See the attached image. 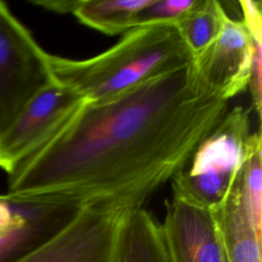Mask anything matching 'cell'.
Here are the masks:
<instances>
[{"instance_id":"obj_7","label":"cell","mask_w":262,"mask_h":262,"mask_svg":"<svg viewBox=\"0 0 262 262\" xmlns=\"http://www.w3.org/2000/svg\"><path fill=\"white\" fill-rule=\"evenodd\" d=\"M160 226L169 262H224L211 209L173 194L166 201V215Z\"/></svg>"},{"instance_id":"obj_15","label":"cell","mask_w":262,"mask_h":262,"mask_svg":"<svg viewBox=\"0 0 262 262\" xmlns=\"http://www.w3.org/2000/svg\"><path fill=\"white\" fill-rule=\"evenodd\" d=\"M195 0H149L137 11L134 28L154 25H175ZM133 28V29H134Z\"/></svg>"},{"instance_id":"obj_9","label":"cell","mask_w":262,"mask_h":262,"mask_svg":"<svg viewBox=\"0 0 262 262\" xmlns=\"http://www.w3.org/2000/svg\"><path fill=\"white\" fill-rule=\"evenodd\" d=\"M53 228L51 211L23 195L0 194V261L18 249L28 251Z\"/></svg>"},{"instance_id":"obj_16","label":"cell","mask_w":262,"mask_h":262,"mask_svg":"<svg viewBox=\"0 0 262 262\" xmlns=\"http://www.w3.org/2000/svg\"><path fill=\"white\" fill-rule=\"evenodd\" d=\"M243 11V24L250 34L253 42L262 44V13L261 2L244 0L238 2Z\"/></svg>"},{"instance_id":"obj_5","label":"cell","mask_w":262,"mask_h":262,"mask_svg":"<svg viewBox=\"0 0 262 262\" xmlns=\"http://www.w3.org/2000/svg\"><path fill=\"white\" fill-rule=\"evenodd\" d=\"M131 211L114 205L80 208L54 234L9 262H116Z\"/></svg>"},{"instance_id":"obj_17","label":"cell","mask_w":262,"mask_h":262,"mask_svg":"<svg viewBox=\"0 0 262 262\" xmlns=\"http://www.w3.org/2000/svg\"><path fill=\"white\" fill-rule=\"evenodd\" d=\"M254 44L255 48L249 87L252 94L253 106L257 113V116L260 118L262 105V44L255 42Z\"/></svg>"},{"instance_id":"obj_2","label":"cell","mask_w":262,"mask_h":262,"mask_svg":"<svg viewBox=\"0 0 262 262\" xmlns=\"http://www.w3.org/2000/svg\"><path fill=\"white\" fill-rule=\"evenodd\" d=\"M192 61L175 25L131 29L114 46L86 59L50 54L54 79L87 102L110 99Z\"/></svg>"},{"instance_id":"obj_4","label":"cell","mask_w":262,"mask_h":262,"mask_svg":"<svg viewBox=\"0 0 262 262\" xmlns=\"http://www.w3.org/2000/svg\"><path fill=\"white\" fill-rule=\"evenodd\" d=\"M52 81L50 54L0 1V137L25 105Z\"/></svg>"},{"instance_id":"obj_6","label":"cell","mask_w":262,"mask_h":262,"mask_svg":"<svg viewBox=\"0 0 262 262\" xmlns=\"http://www.w3.org/2000/svg\"><path fill=\"white\" fill-rule=\"evenodd\" d=\"M86 102L54 79L25 105L0 137V168L11 174L53 139Z\"/></svg>"},{"instance_id":"obj_13","label":"cell","mask_w":262,"mask_h":262,"mask_svg":"<svg viewBox=\"0 0 262 262\" xmlns=\"http://www.w3.org/2000/svg\"><path fill=\"white\" fill-rule=\"evenodd\" d=\"M228 15L217 0H195L175 24L184 44L194 57L219 36Z\"/></svg>"},{"instance_id":"obj_10","label":"cell","mask_w":262,"mask_h":262,"mask_svg":"<svg viewBox=\"0 0 262 262\" xmlns=\"http://www.w3.org/2000/svg\"><path fill=\"white\" fill-rule=\"evenodd\" d=\"M212 211L228 262H261L262 234L255 228L238 176L224 201Z\"/></svg>"},{"instance_id":"obj_8","label":"cell","mask_w":262,"mask_h":262,"mask_svg":"<svg viewBox=\"0 0 262 262\" xmlns=\"http://www.w3.org/2000/svg\"><path fill=\"white\" fill-rule=\"evenodd\" d=\"M255 44L242 20L226 18L215 41L193 63L202 82L230 100L249 87Z\"/></svg>"},{"instance_id":"obj_3","label":"cell","mask_w":262,"mask_h":262,"mask_svg":"<svg viewBox=\"0 0 262 262\" xmlns=\"http://www.w3.org/2000/svg\"><path fill=\"white\" fill-rule=\"evenodd\" d=\"M249 115L243 106L227 111L172 179L173 194L211 210L224 201L242 169L251 134Z\"/></svg>"},{"instance_id":"obj_19","label":"cell","mask_w":262,"mask_h":262,"mask_svg":"<svg viewBox=\"0 0 262 262\" xmlns=\"http://www.w3.org/2000/svg\"><path fill=\"white\" fill-rule=\"evenodd\" d=\"M224 251V250H223ZM224 262H228V260H227V258H226V256H225V253H224Z\"/></svg>"},{"instance_id":"obj_12","label":"cell","mask_w":262,"mask_h":262,"mask_svg":"<svg viewBox=\"0 0 262 262\" xmlns=\"http://www.w3.org/2000/svg\"><path fill=\"white\" fill-rule=\"evenodd\" d=\"M149 0H80L72 14L83 25L114 36L134 28V17Z\"/></svg>"},{"instance_id":"obj_14","label":"cell","mask_w":262,"mask_h":262,"mask_svg":"<svg viewBox=\"0 0 262 262\" xmlns=\"http://www.w3.org/2000/svg\"><path fill=\"white\" fill-rule=\"evenodd\" d=\"M262 139L259 132L251 133L238 174L241 189L258 233L262 234Z\"/></svg>"},{"instance_id":"obj_11","label":"cell","mask_w":262,"mask_h":262,"mask_svg":"<svg viewBox=\"0 0 262 262\" xmlns=\"http://www.w3.org/2000/svg\"><path fill=\"white\" fill-rule=\"evenodd\" d=\"M116 262H169L160 223L143 207L128 214Z\"/></svg>"},{"instance_id":"obj_18","label":"cell","mask_w":262,"mask_h":262,"mask_svg":"<svg viewBox=\"0 0 262 262\" xmlns=\"http://www.w3.org/2000/svg\"><path fill=\"white\" fill-rule=\"evenodd\" d=\"M35 5H39L47 10L57 13H72L75 1L69 0H33L31 1Z\"/></svg>"},{"instance_id":"obj_1","label":"cell","mask_w":262,"mask_h":262,"mask_svg":"<svg viewBox=\"0 0 262 262\" xmlns=\"http://www.w3.org/2000/svg\"><path fill=\"white\" fill-rule=\"evenodd\" d=\"M193 61L99 102L8 175L7 192L58 208H141L188 164L228 111Z\"/></svg>"}]
</instances>
